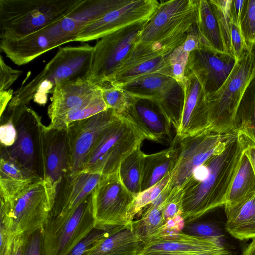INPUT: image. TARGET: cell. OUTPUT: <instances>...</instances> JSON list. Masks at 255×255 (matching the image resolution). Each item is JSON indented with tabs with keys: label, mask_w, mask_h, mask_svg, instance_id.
<instances>
[{
	"label": "cell",
	"mask_w": 255,
	"mask_h": 255,
	"mask_svg": "<svg viewBox=\"0 0 255 255\" xmlns=\"http://www.w3.org/2000/svg\"><path fill=\"white\" fill-rule=\"evenodd\" d=\"M248 144L245 137L235 132L222 151L193 170L180 190L182 216L185 224L224 206L230 185Z\"/></svg>",
	"instance_id": "6da1fadb"
},
{
	"label": "cell",
	"mask_w": 255,
	"mask_h": 255,
	"mask_svg": "<svg viewBox=\"0 0 255 255\" xmlns=\"http://www.w3.org/2000/svg\"><path fill=\"white\" fill-rule=\"evenodd\" d=\"M92 50L88 44L60 48L36 77L14 92L6 109L27 105L31 100L45 105L58 84L87 77Z\"/></svg>",
	"instance_id": "7a4b0ae2"
},
{
	"label": "cell",
	"mask_w": 255,
	"mask_h": 255,
	"mask_svg": "<svg viewBox=\"0 0 255 255\" xmlns=\"http://www.w3.org/2000/svg\"><path fill=\"white\" fill-rule=\"evenodd\" d=\"M83 0H0V40L22 38L66 17Z\"/></svg>",
	"instance_id": "3957f363"
},
{
	"label": "cell",
	"mask_w": 255,
	"mask_h": 255,
	"mask_svg": "<svg viewBox=\"0 0 255 255\" xmlns=\"http://www.w3.org/2000/svg\"><path fill=\"white\" fill-rule=\"evenodd\" d=\"M95 19L91 9L82 2L66 17L43 29L16 40H0V48L15 64H26L42 54L74 41L79 32Z\"/></svg>",
	"instance_id": "277c9868"
},
{
	"label": "cell",
	"mask_w": 255,
	"mask_h": 255,
	"mask_svg": "<svg viewBox=\"0 0 255 255\" xmlns=\"http://www.w3.org/2000/svg\"><path fill=\"white\" fill-rule=\"evenodd\" d=\"M255 77V46L237 60L228 77L215 92L206 96L209 131L220 134L235 132L238 108Z\"/></svg>",
	"instance_id": "5b68a950"
},
{
	"label": "cell",
	"mask_w": 255,
	"mask_h": 255,
	"mask_svg": "<svg viewBox=\"0 0 255 255\" xmlns=\"http://www.w3.org/2000/svg\"><path fill=\"white\" fill-rule=\"evenodd\" d=\"M145 139L131 122L120 116L103 131L87 157L83 171L102 176L118 172L123 160Z\"/></svg>",
	"instance_id": "8992f818"
},
{
	"label": "cell",
	"mask_w": 255,
	"mask_h": 255,
	"mask_svg": "<svg viewBox=\"0 0 255 255\" xmlns=\"http://www.w3.org/2000/svg\"><path fill=\"white\" fill-rule=\"evenodd\" d=\"M197 0L163 1L143 28L138 43L159 44L173 51L185 41L195 24Z\"/></svg>",
	"instance_id": "52a82bcc"
},
{
	"label": "cell",
	"mask_w": 255,
	"mask_h": 255,
	"mask_svg": "<svg viewBox=\"0 0 255 255\" xmlns=\"http://www.w3.org/2000/svg\"><path fill=\"white\" fill-rule=\"evenodd\" d=\"M148 21L128 26L99 39L93 46L87 79L99 87L111 82L138 43Z\"/></svg>",
	"instance_id": "ba28073f"
},
{
	"label": "cell",
	"mask_w": 255,
	"mask_h": 255,
	"mask_svg": "<svg viewBox=\"0 0 255 255\" xmlns=\"http://www.w3.org/2000/svg\"><path fill=\"white\" fill-rule=\"evenodd\" d=\"M92 193L73 209L50 216L43 226L44 255H66L95 227Z\"/></svg>",
	"instance_id": "9c48e42d"
},
{
	"label": "cell",
	"mask_w": 255,
	"mask_h": 255,
	"mask_svg": "<svg viewBox=\"0 0 255 255\" xmlns=\"http://www.w3.org/2000/svg\"><path fill=\"white\" fill-rule=\"evenodd\" d=\"M3 114L11 118L17 135L12 146L0 148L25 168L42 179L41 133L44 125L41 116L28 105L6 109Z\"/></svg>",
	"instance_id": "30bf717a"
},
{
	"label": "cell",
	"mask_w": 255,
	"mask_h": 255,
	"mask_svg": "<svg viewBox=\"0 0 255 255\" xmlns=\"http://www.w3.org/2000/svg\"><path fill=\"white\" fill-rule=\"evenodd\" d=\"M41 178L51 211L69 176V149L66 129H49L41 134Z\"/></svg>",
	"instance_id": "8fae6325"
},
{
	"label": "cell",
	"mask_w": 255,
	"mask_h": 255,
	"mask_svg": "<svg viewBox=\"0 0 255 255\" xmlns=\"http://www.w3.org/2000/svg\"><path fill=\"white\" fill-rule=\"evenodd\" d=\"M134 198L122 183L118 171L102 176L92 193L95 227L105 228L128 225L127 214Z\"/></svg>",
	"instance_id": "7c38bea8"
},
{
	"label": "cell",
	"mask_w": 255,
	"mask_h": 255,
	"mask_svg": "<svg viewBox=\"0 0 255 255\" xmlns=\"http://www.w3.org/2000/svg\"><path fill=\"white\" fill-rule=\"evenodd\" d=\"M0 208L7 214L11 230L16 235L24 236L43 227L51 216L43 180L31 185L12 202L0 200Z\"/></svg>",
	"instance_id": "4fadbf2b"
},
{
	"label": "cell",
	"mask_w": 255,
	"mask_h": 255,
	"mask_svg": "<svg viewBox=\"0 0 255 255\" xmlns=\"http://www.w3.org/2000/svg\"><path fill=\"white\" fill-rule=\"evenodd\" d=\"M233 133L207 132L179 139L178 159L168 185L170 194L179 192L197 167L222 151Z\"/></svg>",
	"instance_id": "5bb4252c"
},
{
	"label": "cell",
	"mask_w": 255,
	"mask_h": 255,
	"mask_svg": "<svg viewBox=\"0 0 255 255\" xmlns=\"http://www.w3.org/2000/svg\"><path fill=\"white\" fill-rule=\"evenodd\" d=\"M120 116L108 108L66 127L69 149V176L83 171L87 157L103 131Z\"/></svg>",
	"instance_id": "9a60e30c"
},
{
	"label": "cell",
	"mask_w": 255,
	"mask_h": 255,
	"mask_svg": "<svg viewBox=\"0 0 255 255\" xmlns=\"http://www.w3.org/2000/svg\"><path fill=\"white\" fill-rule=\"evenodd\" d=\"M159 3L156 0H133L87 24L74 41L85 42L101 38L128 26L149 20Z\"/></svg>",
	"instance_id": "2e32d148"
},
{
	"label": "cell",
	"mask_w": 255,
	"mask_h": 255,
	"mask_svg": "<svg viewBox=\"0 0 255 255\" xmlns=\"http://www.w3.org/2000/svg\"><path fill=\"white\" fill-rule=\"evenodd\" d=\"M172 52L157 44L138 43L109 83L120 87L140 77L154 73L172 76L169 59Z\"/></svg>",
	"instance_id": "e0dca14e"
},
{
	"label": "cell",
	"mask_w": 255,
	"mask_h": 255,
	"mask_svg": "<svg viewBox=\"0 0 255 255\" xmlns=\"http://www.w3.org/2000/svg\"><path fill=\"white\" fill-rule=\"evenodd\" d=\"M182 87L183 105L179 126L175 130L179 140L210 132V122L206 94L197 77L192 73L185 74Z\"/></svg>",
	"instance_id": "ac0fdd59"
},
{
	"label": "cell",
	"mask_w": 255,
	"mask_h": 255,
	"mask_svg": "<svg viewBox=\"0 0 255 255\" xmlns=\"http://www.w3.org/2000/svg\"><path fill=\"white\" fill-rule=\"evenodd\" d=\"M236 60L225 54L201 48L190 53L185 74H194L206 96L217 91L225 81Z\"/></svg>",
	"instance_id": "d6986e66"
},
{
	"label": "cell",
	"mask_w": 255,
	"mask_h": 255,
	"mask_svg": "<svg viewBox=\"0 0 255 255\" xmlns=\"http://www.w3.org/2000/svg\"><path fill=\"white\" fill-rule=\"evenodd\" d=\"M223 248L220 240L181 231L147 240L138 255H197Z\"/></svg>",
	"instance_id": "ffe728a7"
},
{
	"label": "cell",
	"mask_w": 255,
	"mask_h": 255,
	"mask_svg": "<svg viewBox=\"0 0 255 255\" xmlns=\"http://www.w3.org/2000/svg\"><path fill=\"white\" fill-rule=\"evenodd\" d=\"M121 116L131 122L145 139L161 142L171 138L172 125L154 102L133 98L131 105Z\"/></svg>",
	"instance_id": "44dd1931"
},
{
	"label": "cell",
	"mask_w": 255,
	"mask_h": 255,
	"mask_svg": "<svg viewBox=\"0 0 255 255\" xmlns=\"http://www.w3.org/2000/svg\"><path fill=\"white\" fill-rule=\"evenodd\" d=\"M101 90L87 77H79L58 84L54 88L48 108L50 122L82 106Z\"/></svg>",
	"instance_id": "7402d4cb"
},
{
	"label": "cell",
	"mask_w": 255,
	"mask_h": 255,
	"mask_svg": "<svg viewBox=\"0 0 255 255\" xmlns=\"http://www.w3.org/2000/svg\"><path fill=\"white\" fill-rule=\"evenodd\" d=\"M42 179L28 170L0 148V200L12 202L32 184Z\"/></svg>",
	"instance_id": "603a6c76"
},
{
	"label": "cell",
	"mask_w": 255,
	"mask_h": 255,
	"mask_svg": "<svg viewBox=\"0 0 255 255\" xmlns=\"http://www.w3.org/2000/svg\"><path fill=\"white\" fill-rule=\"evenodd\" d=\"M102 176L86 171L68 176L51 211V216L64 214L77 207L93 192Z\"/></svg>",
	"instance_id": "cb8c5ba5"
},
{
	"label": "cell",
	"mask_w": 255,
	"mask_h": 255,
	"mask_svg": "<svg viewBox=\"0 0 255 255\" xmlns=\"http://www.w3.org/2000/svg\"><path fill=\"white\" fill-rule=\"evenodd\" d=\"M145 243L135 221L120 226L87 255H138Z\"/></svg>",
	"instance_id": "d4e9b609"
},
{
	"label": "cell",
	"mask_w": 255,
	"mask_h": 255,
	"mask_svg": "<svg viewBox=\"0 0 255 255\" xmlns=\"http://www.w3.org/2000/svg\"><path fill=\"white\" fill-rule=\"evenodd\" d=\"M225 207L226 230L233 237L244 240L255 238V194Z\"/></svg>",
	"instance_id": "484cf974"
},
{
	"label": "cell",
	"mask_w": 255,
	"mask_h": 255,
	"mask_svg": "<svg viewBox=\"0 0 255 255\" xmlns=\"http://www.w3.org/2000/svg\"><path fill=\"white\" fill-rule=\"evenodd\" d=\"M178 83L170 75L154 73L140 77L119 87L134 98L157 103Z\"/></svg>",
	"instance_id": "4316f807"
},
{
	"label": "cell",
	"mask_w": 255,
	"mask_h": 255,
	"mask_svg": "<svg viewBox=\"0 0 255 255\" xmlns=\"http://www.w3.org/2000/svg\"><path fill=\"white\" fill-rule=\"evenodd\" d=\"M178 142L176 136L169 148L153 154H144L141 191L153 186L173 170L179 154Z\"/></svg>",
	"instance_id": "83f0119b"
},
{
	"label": "cell",
	"mask_w": 255,
	"mask_h": 255,
	"mask_svg": "<svg viewBox=\"0 0 255 255\" xmlns=\"http://www.w3.org/2000/svg\"><path fill=\"white\" fill-rule=\"evenodd\" d=\"M195 26L202 48L225 54L217 19L209 0H197Z\"/></svg>",
	"instance_id": "f1b7e54d"
},
{
	"label": "cell",
	"mask_w": 255,
	"mask_h": 255,
	"mask_svg": "<svg viewBox=\"0 0 255 255\" xmlns=\"http://www.w3.org/2000/svg\"><path fill=\"white\" fill-rule=\"evenodd\" d=\"M255 194V174L253 166L244 152L226 195L224 206H231Z\"/></svg>",
	"instance_id": "f546056e"
},
{
	"label": "cell",
	"mask_w": 255,
	"mask_h": 255,
	"mask_svg": "<svg viewBox=\"0 0 255 255\" xmlns=\"http://www.w3.org/2000/svg\"><path fill=\"white\" fill-rule=\"evenodd\" d=\"M235 132L243 135L255 145V77L248 86L238 108Z\"/></svg>",
	"instance_id": "4dcf8cb0"
},
{
	"label": "cell",
	"mask_w": 255,
	"mask_h": 255,
	"mask_svg": "<svg viewBox=\"0 0 255 255\" xmlns=\"http://www.w3.org/2000/svg\"><path fill=\"white\" fill-rule=\"evenodd\" d=\"M144 155L138 146L123 160L118 170L122 183L134 197L141 192Z\"/></svg>",
	"instance_id": "1f68e13d"
},
{
	"label": "cell",
	"mask_w": 255,
	"mask_h": 255,
	"mask_svg": "<svg viewBox=\"0 0 255 255\" xmlns=\"http://www.w3.org/2000/svg\"><path fill=\"white\" fill-rule=\"evenodd\" d=\"M107 109L101 89L82 106L51 121L47 127L49 129H64L73 122L86 119Z\"/></svg>",
	"instance_id": "d6a6232c"
},
{
	"label": "cell",
	"mask_w": 255,
	"mask_h": 255,
	"mask_svg": "<svg viewBox=\"0 0 255 255\" xmlns=\"http://www.w3.org/2000/svg\"><path fill=\"white\" fill-rule=\"evenodd\" d=\"M173 171L154 185L141 191L134 197L127 211L128 225H132L135 216L152 203L168 186Z\"/></svg>",
	"instance_id": "836d02e7"
},
{
	"label": "cell",
	"mask_w": 255,
	"mask_h": 255,
	"mask_svg": "<svg viewBox=\"0 0 255 255\" xmlns=\"http://www.w3.org/2000/svg\"><path fill=\"white\" fill-rule=\"evenodd\" d=\"M231 1V0H209L217 19L225 53L234 58L231 41L232 27V18L230 9Z\"/></svg>",
	"instance_id": "e575fe53"
},
{
	"label": "cell",
	"mask_w": 255,
	"mask_h": 255,
	"mask_svg": "<svg viewBox=\"0 0 255 255\" xmlns=\"http://www.w3.org/2000/svg\"><path fill=\"white\" fill-rule=\"evenodd\" d=\"M104 102L108 108L122 115L131 105L133 98L121 88L106 83L100 86Z\"/></svg>",
	"instance_id": "d590c367"
},
{
	"label": "cell",
	"mask_w": 255,
	"mask_h": 255,
	"mask_svg": "<svg viewBox=\"0 0 255 255\" xmlns=\"http://www.w3.org/2000/svg\"><path fill=\"white\" fill-rule=\"evenodd\" d=\"M119 227H94L65 255H87L95 246Z\"/></svg>",
	"instance_id": "8d00e7d4"
},
{
	"label": "cell",
	"mask_w": 255,
	"mask_h": 255,
	"mask_svg": "<svg viewBox=\"0 0 255 255\" xmlns=\"http://www.w3.org/2000/svg\"><path fill=\"white\" fill-rule=\"evenodd\" d=\"M240 27L249 49L255 46V0H245Z\"/></svg>",
	"instance_id": "74e56055"
},
{
	"label": "cell",
	"mask_w": 255,
	"mask_h": 255,
	"mask_svg": "<svg viewBox=\"0 0 255 255\" xmlns=\"http://www.w3.org/2000/svg\"><path fill=\"white\" fill-rule=\"evenodd\" d=\"M182 232L186 234L203 238L215 239L222 241L223 234L217 224L202 221L186 224Z\"/></svg>",
	"instance_id": "f35d334b"
},
{
	"label": "cell",
	"mask_w": 255,
	"mask_h": 255,
	"mask_svg": "<svg viewBox=\"0 0 255 255\" xmlns=\"http://www.w3.org/2000/svg\"><path fill=\"white\" fill-rule=\"evenodd\" d=\"M189 54L181 45L175 49L169 56L172 76L181 86L186 79L185 70Z\"/></svg>",
	"instance_id": "ab89813d"
},
{
	"label": "cell",
	"mask_w": 255,
	"mask_h": 255,
	"mask_svg": "<svg viewBox=\"0 0 255 255\" xmlns=\"http://www.w3.org/2000/svg\"><path fill=\"white\" fill-rule=\"evenodd\" d=\"M24 236L22 255H44L43 227Z\"/></svg>",
	"instance_id": "60d3db41"
},
{
	"label": "cell",
	"mask_w": 255,
	"mask_h": 255,
	"mask_svg": "<svg viewBox=\"0 0 255 255\" xmlns=\"http://www.w3.org/2000/svg\"><path fill=\"white\" fill-rule=\"evenodd\" d=\"M17 130L12 119L3 114L0 116V147L8 148L12 146L17 139Z\"/></svg>",
	"instance_id": "b9f144b4"
},
{
	"label": "cell",
	"mask_w": 255,
	"mask_h": 255,
	"mask_svg": "<svg viewBox=\"0 0 255 255\" xmlns=\"http://www.w3.org/2000/svg\"><path fill=\"white\" fill-rule=\"evenodd\" d=\"M231 41L234 58L237 61L250 49L242 34L240 25L232 21Z\"/></svg>",
	"instance_id": "7bdbcfd3"
},
{
	"label": "cell",
	"mask_w": 255,
	"mask_h": 255,
	"mask_svg": "<svg viewBox=\"0 0 255 255\" xmlns=\"http://www.w3.org/2000/svg\"><path fill=\"white\" fill-rule=\"evenodd\" d=\"M23 71L14 69L6 64L2 55L0 57V91L8 90Z\"/></svg>",
	"instance_id": "ee69618b"
},
{
	"label": "cell",
	"mask_w": 255,
	"mask_h": 255,
	"mask_svg": "<svg viewBox=\"0 0 255 255\" xmlns=\"http://www.w3.org/2000/svg\"><path fill=\"white\" fill-rule=\"evenodd\" d=\"M182 202L181 191L170 194L164 211V217L166 222L176 216L182 215Z\"/></svg>",
	"instance_id": "f6af8a7d"
},
{
	"label": "cell",
	"mask_w": 255,
	"mask_h": 255,
	"mask_svg": "<svg viewBox=\"0 0 255 255\" xmlns=\"http://www.w3.org/2000/svg\"><path fill=\"white\" fill-rule=\"evenodd\" d=\"M185 224L182 215L176 216L166 222L162 230L156 237L180 232L182 231Z\"/></svg>",
	"instance_id": "bcb514c9"
},
{
	"label": "cell",
	"mask_w": 255,
	"mask_h": 255,
	"mask_svg": "<svg viewBox=\"0 0 255 255\" xmlns=\"http://www.w3.org/2000/svg\"><path fill=\"white\" fill-rule=\"evenodd\" d=\"M183 49L188 53L202 48L195 24L187 33L186 38L181 45Z\"/></svg>",
	"instance_id": "7dc6e473"
},
{
	"label": "cell",
	"mask_w": 255,
	"mask_h": 255,
	"mask_svg": "<svg viewBox=\"0 0 255 255\" xmlns=\"http://www.w3.org/2000/svg\"><path fill=\"white\" fill-rule=\"evenodd\" d=\"M24 235L15 234L4 255H22Z\"/></svg>",
	"instance_id": "c3c4849f"
},
{
	"label": "cell",
	"mask_w": 255,
	"mask_h": 255,
	"mask_svg": "<svg viewBox=\"0 0 255 255\" xmlns=\"http://www.w3.org/2000/svg\"><path fill=\"white\" fill-rule=\"evenodd\" d=\"M245 0H231L230 13L232 21L240 25L241 18Z\"/></svg>",
	"instance_id": "681fc988"
},
{
	"label": "cell",
	"mask_w": 255,
	"mask_h": 255,
	"mask_svg": "<svg viewBox=\"0 0 255 255\" xmlns=\"http://www.w3.org/2000/svg\"><path fill=\"white\" fill-rule=\"evenodd\" d=\"M14 92L12 89L6 91H0V116L6 109L9 103L13 98Z\"/></svg>",
	"instance_id": "f907efd6"
},
{
	"label": "cell",
	"mask_w": 255,
	"mask_h": 255,
	"mask_svg": "<svg viewBox=\"0 0 255 255\" xmlns=\"http://www.w3.org/2000/svg\"><path fill=\"white\" fill-rule=\"evenodd\" d=\"M245 154L249 159L255 174V145L249 140V144L244 150Z\"/></svg>",
	"instance_id": "816d5d0a"
},
{
	"label": "cell",
	"mask_w": 255,
	"mask_h": 255,
	"mask_svg": "<svg viewBox=\"0 0 255 255\" xmlns=\"http://www.w3.org/2000/svg\"><path fill=\"white\" fill-rule=\"evenodd\" d=\"M197 255H232V253L227 249L223 248Z\"/></svg>",
	"instance_id": "f5cc1de1"
},
{
	"label": "cell",
	"mask_w": 255,
	"mask_h": 255,
	"mask_svg": "<svg viewBox=\"0 0 255 255\" xmlns=\"http://www.w3.org/2000/svg\"><path fill=\"white\" fill-rule=\"evenodd\" d=\"M241 255H255V238L244 249Z\"/></svg>",
	"instance_id": "db71d44e"
}]
</instances>
